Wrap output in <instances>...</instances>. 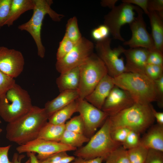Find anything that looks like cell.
Here are the masks:
<instances>
[{
  "label": "cell",
  "instance_id": "cell-1",
  "mask_svg": "<svg viewBox=\"0 0 163 163\" xmlns=\"http://www.w3.org/2000/svg\"><path fill=\"white\" fill-rule=\"evenodd\" d=\"M48 117L44 108L33 106L27 113L16 120L8 123L6 128V137L19 145L37 138Z\"/></svg>",
  "mask_w": 163,
  "mask_h": 163
},
{
  "label": "cell",
  "instance_id": "cell-2",
  "mask_svg": "<svg viewBox=\"0 0 163 163\" xmlns=\"http://www.w3.org/2000/svg\"><path fill=\"white\" fill-rule=\"evenodd\" d=\"M152 104L135 103L130 107L113 116H108L110 129L123 127L139 134L154 123Z\"/></svg>",
  "mask_w": 163,
  "mask_h": 163
},
{
  "label": "cell",
  "instance_id": "cell-3",
  "mask_svg": "<svg viewBox=\"0 0 163 163\" xmlns=\"http://www.w3.org/2000/svg\"><path fill=\"white\" fill-rule=\"evenodd\" d=\"M113 80L115 85L129 93L135 103L149 104L156 101L154 81L144 74L124 72Z\"/></svg>",
  "mask_w": 163,
  "mask_h": 163
},
{
  "label": "cell",
  "instance_id": "cell-4",
  "mask_svg": "<svg viewBox=\"0 0 163 163\" xmlns=\"http://www.w3.org/2000/svg\"><path fill=\"white\" fill-rule=\"evenodd\" d=\"M35 6L33 10V15L27 22L18 27L21 30H25L31 35L36 44L38 55L43 58L46 50L41 39V30L43 22L45 16L48 14L52 20L56 22H59L64 15L59 14L51 8L53 3L52 0H34Z\"/></svg>",
  "mask_w": 163,
  "mask_h": 163
},
{
  "label": "cell",
  "instance_id": "cell-5",
  "mask_svg": "<svg viewBox=\"0 0 163 163\" xmlns=\"http://www.w3.org/2000/svg\"><path fill=\"white\" fill-rule=\"evenodd\" d=\"M33 106L28 91L16 83L0 98V117L10 123L27 113Z\"/></svg>",
  "mask_w": 163,
  "mask_h": 163
},
{
  "label": "cell",
  "instance_id": "cell-6",
  "mask_svg": "<svg viewBox=\"0 0 163 163\" xmlns=\"http://www.w3.org/2000/svg\"><path fill=\"white\" fill-rule=\"evenodd\" d=\"M110 130L108 117L101 128L90 138L87 144L77 149L74 155L86 159L103 157L105 160L111 152L122 145L112 139Z\"/></svg>",
  "mask_w": 163,
  "mask_h": 163
},
{
  "label": "cell",
  "instance_id": "cell-7",
  "mask_svg": "<svg viewBox=\"0 0 163 163\" xmlns=\"http://www.w3.org/2000/svg\"><path fill=\"white\" fill-rule=\"evenodd\" d=\"M79 98H85L89 94L106 75L107 69L99 57L94 53L79 66Z\"/></svg>",
  "mask_w": 163,
  "mask_h": 163
},
{
  "label": "cell",
  "instance_id": "cell-8",
  "mask_svg": "<svg viewBox=\"0 0 163 163\" xmlns=\"http://www.w3.org/2000/svg\"><path fill=\"white\" fill-rule=\"evenodd\" d=\"M111 41V39L107 37L96 41L94 48L106 67L108 74L114 78L126 72L124 59L120 57L125 49L121 46L112 49Z\"/></svg>",
  "mask_w": 163,
  "mask_h": 163
},
{
  "label": "cell",
  "instance_id": "cell-9",
  "mask_svg": "<svg viewBox=\"0 0 163 163\" xmlns=\"http://www.w3.org/2000/svg\"><path fill=\"white\" fill-rule=\"evenodd\" d=\"M135 6L122 2L115 6L104 16V24L109 29L113 38L124 42L125 40L120 34L122 26L129 24L134 19Z\"/></svg>",
  "mask_w": 163,
  "mask_h": 163
},
{
  "label": "cell",
  "instance_id": "cell-10",
  "mask_svg": "<svg viewBox=\"0 0 163 163\" xmlns=\"http://www.w3.org/2000/svg\"><path fill=\"white\" fill-rule=\"evenodd\" d=\"M94 48L92 42L82 37L70 52L57 60L55 65L56 70L62 74L79 66L93 53Z\"/></svg>",
  "mask_w": 163,
  "mask_h": 163
},
{
  "label": "cell",
  "instance_id": "cell-11",
  "mask_svg": "<svg viewBox=\"0 0 163 163\" xmlns=\"http://www.w3.org/2000/svg\"><path fill=\"white\" fill-rule=\"evenodd\" d=\"M135 11L137 13V16L129 24L132 36L129 40L123 42V45L128 46L130 48H143L149 51L155 49L152 35L146 29L142 10L135 6Z\"/></svg>",
  "mask_w": 163,
  "mask_h": 163
},
{
  "label": "cell",
  "instance_id": "cell-12",
  "mask_svg": "<svg viewBox=\"0 0 163 163\" xmlns=\"http://www.w3.org/2000/svg\"><path fill=\"white\" fill-rule=\"evenodd\" d=\"M77 149L60 142L47 141L37 138L24 144L19 145L16 150L19 154L34 152L39 161L43 160L54 154L62 152L76 150Z\"/></svg>",
  "mask_w": 163,
  "mask_h": 163
},
{
  "label": "cell",
  "instance_id": "cell-13",
  "mask_svg": "<svg viewBox=\"0 0 163 163\" xmlns=\"http://www.w3.org/2000/svg\"><path fill=\"white\" fill-rule=\"evenodd\" d=\"M77 101V112L79 113L84 124V134L90 138L109 116L85 99L78 98Z\"/></svg>",
  "mask_w": 163,
  "mask_h": 163
},
{
  "label": "cell",
  "instance_id": "cell-14",
  "mask_svg": "<svg viewBox=\"0 0 163 163\" xmlns=\"http://www.w3.org/2000/svg\"><path fill=\"white\" fill-rule=\"evenodd\" d=\"M24 65V58L20 51L0 46V71L14 78L22 72Z\"/></svg>",
  "mask_w": 163,
  "mask_h": 163
},
{
  "label": "cell",
  "instance_id": "cell-15",
  "mask_svg": "<svg viewBox=\"0 0 163 163\" xmlns=\"http://www.w3.org/2000/svg\"><path fill=\"white\" fill-rule=\"evenodd\" d=\"M135 103L133 98L128 92L115 85L106 99L101 110L110 116Z\"/></svg>",
  "mask_w": 163,
  "mask_h": 163
},
{
  "label": "cell",
  "instance_id": "cell-16",
  "mask_svg": "<svg viewBox=\"0 0 163 163\" xmlns=\"http://www.w3.org/2000/svg\"><path fill=\"white\" fill-rule=\"evenodd\" d=\"M149 53L148 50L141 47L125 49L123 54L126 59V72L144 74Z\"/></svg>",
  "mask_w": 163,
  "mask_h": 163
},
{
  "label": "cell",
  "instance_id": "cell-17",
  "mask_svg": "<svg viewBox=\"0 0 163 163\" xmlns=\"http://www.w3.org/2000/svg\"><path fill=\"white\" fill-rule=\"evenodd\" d=\"M114 86L113 78L107 74L102 79L92 92L85 99L101 110L106 99Z\"/></svg>",
  "mask_w": 163,
  "mask_h": 163
},
{
  "label": "cell",
  "instance_id": "cell-18",
  "mask_svg": "<svg viewBox=\"0 0 163 163\" xmlns=\"http://www.w3.org/2000/svg\"><path fill=\"white\" fill-rule=\"evenodd\" d=\"M79 97L78 90H68L60 92L53 99L47 101L44 108L48 118L60 109L67 106Z\"/></svg>",
  "mask_w": 163,
  "mask_h": 163
},
{
  "label": "cell",
  "instance_id": "cell-19",
  "mask_svg": "<svg viewBox=\"0 0 163 163\" xmlns=\"http://www.w3.org/2000/svg\"><path fill=\"white\" fill-rule=\"evenodd\" d=\"M140 144L148 149L163 152V125L152 126L141 138Z\"/></svg>",
  "mask_w": 163,
  "mask_h": 163
},
{
  "label": "cell",
  "instance_id": "cell-20",
  "mask_svg": "<svg viewBox=\"0 0 163 163\" xmlns=\"http://www.w3.org/2000/svg\"><path fill=\"white\" fill-rule=\"evenodd\" d=\"M79 82V67L60 74L56 80V84L60 92L68 90H78Z\"/></svg>",
  "mask_w": 163,
  "mask_h": 163
},
{
  "label": "cell",
  "instance_id": "cell-21",
  "mask_svg": "<svg viewBox=\"0 0 163 163\" xmlns=\"http://www.w3.org/2000/svg\"><path fill=\"white\" fill-rule=\"evenodd\" d=\"M149 17L152 37L156 49L163 52V19L155 11H149Z\"/></svg>",
  "mask_w": 163,
  "mask_h": 163
},
{
  "label": "cell",
  "instance_id": "cell-22",
  "mask_svg": "<svg viewBox=\"0 0 163 163\" xmlns=\"http://www.w3.org/2000/svg\"><path fill=\"white\" fill-rule=\"evenodd\" d=\"M34 0H12L9 14L4 25L12 26L14 22L25 12L33 10Z\"/></svg>",
  "mask_w": 163,
  "mask_h": 163
},
{
  "label": "cell",
  "instance_id": "cell-23",
  "mask_svg": "<svg viewBox=\"0 0 163 163\" xmlns=\"http://www.w3.org/2000/svg\"><path fill=\"white\" fill-rule=\"evenodd\" d=\"M65 124L57 125L48 121L41 128L37 138L47 141L60 142L65 130Z\"/></svg>",
  "mask_w": 163,
  "mask_h": 163
},
{
  "label": "cell",
  "instance_id": "cell-24",
  "mask_svg": "<svg viewBox=\"0 0 163 163\" xmlns=\"http://www.w3.org/2000/svg\"><path fill=\"white\" fill-rule=\"evenodd\" d=\"M77 99L56 111L48 118V121L57 125H62L77 112Z\"/></svg>",
  "mask_w": 163,
  "mask_h": 163
},
{
  "label": "cell",
  "instance_id": "cell-25",
  "mask_svg": "<svg viewBox=\"0 0 163 163\" xmlns=\"http://www.w3.org/2000/svg\"><path fill=\"white\" fill-rule=\"evenodd\" d=\"M90 139L84 134L65 130L60 142L77 148L81 147L84 143L88 142Z\"/></svg>",
  "mask_w": 163,
  "mask_h": 163
},
{
  "label": "cell",
  "instance_id": "cell-26",
  "mask_svg": "<svg viewBox=\"0 0 163 163\" xmlns=\"http://www.w3.org/2000/svg\"><path fill=\"white\" fill-rule=\"evenodd\" d=\"M65 35L75 44L82 37L78 27L77 19L75 16L70 18L67 21Z\"/></svg>",
  "mask_w": 163,
  "mask_h": 163
},
{
  "label": "cell",
  "instance_id": "cell-27",
  "mask_svg": "<svg viewBox=\"0 0 163 163\" xmlns=\"http://www.w3.org/2000/svg\"><path fill=\"white\" fill-rule=\"evenodd\" d=\"M104 160L106 163H130L127 150L122 145L111 152Z\"/></svg>",
  "mask_w": 163,
  "mask_h": 163
},
{
  "label": "cell",
  "instance_id": "cell-28",
  "mask_svg": "<svg viewBox=\"0 0 163 163\" xmlns=\"http://www.w3.org/2000/svg\"><path fill=\"white\" fill-rule=\"evenodd\" d=\"M149 150L140 144L127 150L130 163H145Z\"/></svg>",
  "mask_w": 163,
  "mask_h": 163
},
{
  "label": "cell",
  "instance_id": "cell-29",
  "mask_svg": "<svg viewBox=\"0 0 163 163\" xmlns=\"http://www.w3.org/2000/svg\"><path fill=\"white\" fill-rule=\"evenodd\" d=\"M65 130L84 134V124L80 115L71 118L65 123Z\"/></svg>",
  "mask_w": 163,
  "mask_h": 163
},
{
  "label": "cell",
  "instance_id": "cell-30",
  "mask_svg": "<svg viewBox=\"0 0 163 163\" xmlns=\"http://www.w3.org/2000/svg\"><path fill=\"white\" fill-rule=\"evenodd\" d=\"M75 43L71 41L65 35L59 42L56 54L57 60L65 56L73 48Z\"/></svg>",
  "mask_w": 163,
  "mask_h": 163
},
{
  "label": "cell",
  "instance_id": "cell-31",
  "mask_svg": "<svg viewBox=\"0 0 163 163\" xmlns=\"http://www.w3.org/2000/svg\"><path fill=\"white\" fill-rule=\"evenodd\" d=\"M140 134L132 130H130L125 140L122 144L126 149L128 150L136 147L140 144Z\"/></svg>",
  "mask_w": 163,
  "mask_h": 163
},
{
  "label": "cell",
  "instance_id": "cell-32",
  "mask_svg": "<svg viewBox=\"0 0 163 163\" xmlns=\"http://www.w3.org/2000/svg\"><path fill=\"white\" fill-rule=\"evenodd\" d=\"M15 83L14 78L0 71V98Z\"/></svg>",
  "mask_w": 163,
  "mask_h": 163
},
{
  "label": "cell",
  "instance_id": "cell-33",
  "mask_svg": "<svg viewBox=\"0 0 163 163\" xmlns=\"http://www.w3.org/2000/svg\"><path fill=\"white\" fill-rule=\"evenodd\" d=\"M144 74L154 81L163 75V66L147 64L145 69Z\"/></svg>",
  "mask_w": 163,
  "mask_h": 163
},
{
  "label": "cell",
  "instance_id": "cell-34",
  "mask_svg": "<svg viewBox=\"0 0 163 163\" xmlns=\"http://www.w3.org/2000/svg\"><path fill=\"white\" fill-rule=\"evenodd\" d=\"M130 130L128 129L123 127L110 129L111 137L114 141L122 145Z\"/></svg>",
  "mask_w": 163,
  "mask_h": 163
},
{
  "label": "cell",
  "instance_id": "cell-35",
  "mask_svg": "<svg viewBox=\"0 0 163 163\" xmlns=\"http://www.w3.org/2000/svg\"><path fill=\"white\" fill-rule=\"evenodd\" d=\"M12 0H0V29L8 16Z\"/></svg>",
  "mask_w": 163,
  "mask_h": 163
},
{
  "label": "cell",
  "instance_id": "cell-36",
  "mask_svg": "<svg viewBox=\"0 0 163 163\" xmlns=\"http://www.w3.org/2000/svg\"><path fill=\"white\" fill-rule=\"evenodd\" d=\"M110 33L108 28L105 25H101L92 30L91 35L96 41L102 40L108 37Z\"/></svg>",
  "mask_w": 163,
  "mask_h": 163
},
{
  "label": "cell",
  "instance_id": "cell-37",
  "mask_svg": "<svg viewBox=\"0 0 163 163\" xmlns=\"http://www.w3.org/2000/svg\"><path fill=\"white\" fill-rule=\"evenodd\" d=\"M163 53L156 49L149 51L147 64L163 66Z\"/></svg>",
  "mask_w": 163,
  "mask_h": 163
},
{
  "label": "cell",
  "instance_id": "cell-38",
  "mask_svg": "<svg viewBox=\"0 0 163 163\" xmlns=\"http://www.w3.org/2000/svg\"><path fill=\"white\" fill-rule=\"evenodd\" d=\"M156 95V101L159 107H163V75L154 81Z\"/></svg>",
  "mask_w": 163,
  "mask_h": 163
},
{
  "label": "cell",
  "instance_id": "cell-39",
  "mask_svg": "<svg viewBox=\"0 0 163 163\" xmlns=\"http://www.w3.org/2000/svg\"><path fill=\"white\" fill-rule=\"evenodd\" d=\"M145 163H163V152L149 149Z\"/></svg>",
  "mask_w": 163,
  "mask_h": 163
},
{
  "label": "cell",
  "instance_id": "cell-40",
  "mask_svg": "<svg viewBox=\"0 0 163 163\" xmlns=\"http://www.w3.org/2000/svg\"><path fill=\"white\" fill-rule=\"evenodd\" d=\"M148 9L149 11L157 12L163 18V0H149Z\"/></svg>",
  "mask_w": 163,
  "mask_h": 163
},
{
  "label": "cell",
  "instance_id": "cell-41",
  "mask_svg": "<svg viewBox=\"0 0 163 163\" xmlns=\"http://www.w3.org/2000/svg\"><path fill=\"white\" fill-rule=\"evenodd\" d=\"M67 152H62L54 154L42 160L40 163H61L62 159L68 155Z\"/></svg>",
  "mask_w": 163,
  "mask_h": 163
},
{
  "label": "cell",
  "instance_id": "cell-42",
  "mask_svg": "<svg viewBox=\"0 0 163 163\" xmlns=\"http://www.w3.org/2000/svg\"><path fill=\"white\" fill-rule=\"evenodd\" d=\"M149 0H123L122 2L126 3L132 5L134 4L140 8L147 15L149 13L148 10Z\"/></svg>",
  "mask_w": 163,
  "mask_h": 163
},
{
  "label": "cell",
  "instance_id": "cell-43",
  "mask_svg": "<svg viewBox=\"0 0 163 163\" xmlns=\"http://www.w3.org/2000/svg\"><path fill=\"white\" fill-rule=\"evenodd\" d=\"M11 145L0 146V163H13L10 161L8 157V153Z\"/></svg>",
  "mask_w": 163,
  "mask_h": 163
},
{
  "label": "cell",
  "instance_id": "cell-44",
  "mask_svg": "<svg viewBox=\"0 0 163 163\" xmlns=\"http://www.w3.org/2000/svg\"><path fill=\"white\" fill-rule=\"evenodd\" d=\"M104 160L103 157H97L94 158L86 159L80 157H76L70 163H102Z\"/></svg>",
  "mask_w": 163,
  "mask_h": 163
},
{
  "label": "cell",
  "instance_id": "cell-45",
  "mask_svg": "<svg viewBox=\"0 0 163 163\" xmlns=\"http://www.w3.org/2000/svg\"><path fill=\"white\" fill-rule=\"evenodd\" d=\"M152 109L153 115L157 121V124L163 125V113L157 111L152 105Z\"/></svg>",
  "mask_w": 163,
  "mask_h": 163
},
{
  "label": "cell",
  "instance_id": "cell-46",
  "mask_svg": "<svg viewBox=\"0 0 163 163\" xmlns=\"http://www.w3.org/2000/svg\"><path fill=\"white\" fill-rule=\"evenodd\" d=\"M118 0H103L100 2L101 6L103 7H108L111 9L115 6Z\"/></svg>",
  "mask_w": 163,
  "mask_h": 163
},
{
  "label": "cell",
  "instance_id": "cell-47",
  "mask_svg": "<svg viewBox=\"0 0 163 163\" xmlns=\"http://www.w3.org/2000/svg\"><path fill=\"white\" fill-rule=\"evenodd\" d=\"M25 156L24 155H19L17 153L14 154L12 159L13 163H22L21 160ZM30 160L29 159L27 161L24 163H30Z\"/></svg>",
  "mask_w": 163,
  "mask_h": 163
},
{
  "label": "cell",
  "instance_id": "cell-48",
  "mask_svg": "<svg viewBox=\"0 0 163 163\" xmlns=\"http://www.w3.org/2000/svg\"><path fill=\"white\" fill-rule=\"evenodd\" d=\"M27 153L29 158L30 163H40L35 155V153L30 152Z\"/></svg>",
  "mask_w": 163,
  "mask_h": 163
},
{
  "label": "cell",
  "instance_id": "cell-49",
  "mask_svg": "<svg viewBox=\"0 0 163 163\" xmlns=\"http://www.w3.org/2000/svg\"><path fill=\"white\" fill-rule=\"evenodd\" d=\"M1 123H2V121L0 120V124ZM2 129L0 127V134L2 133Z\"/></svg>",
  "mask_w": 163,
  "mask_h": 163
}]
</instances>
